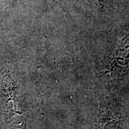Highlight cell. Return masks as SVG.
I'll use <instances>...</instances> for the list:
<instances>
[{
	"instance_id": "2",
	"label": "cell",
	"mask_w": 129,
	"mask_h": 129,
	"mask_svg": "<svg viewBox=\"0 0 129 129\" xmlns=\"http://www.w3.org/2000/svg\"><path fill=\"white\" fill-rule=\"evenodd\" d=\"M98 129H129L117 98L111 92L101 98Z\"/></svg>"
},
{
	"instance_id": "1",
	"label": "cell",
	"mask_w": 129,
	"mask_h": 129,
	"mask_svg": "<svg viewBox=\"0 0 129 129\" xmlns=\"http://www.w3.org/2000/svg\"><path fill=\"white\" fill-rule=\"evenodd\" d=\"M100 75L101 77L111 80H123L128 77L129 32L106 56Z\"/></svg>"
}]
</instances>
